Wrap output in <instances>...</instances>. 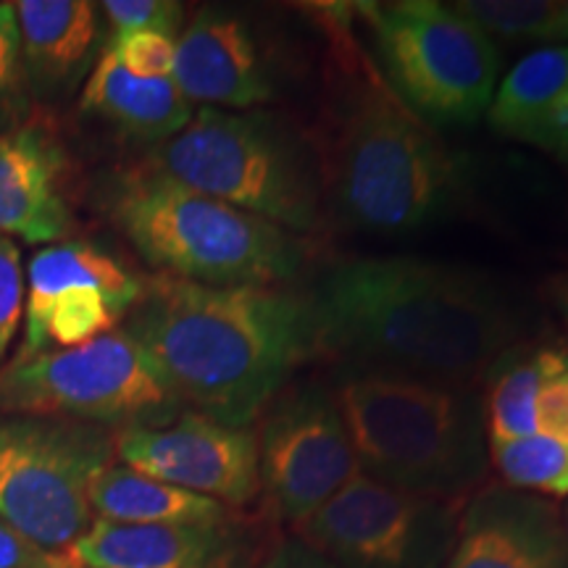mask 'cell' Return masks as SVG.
<instances>
[{"label":"cell","instance_id":"obj_34","mask_svg":"<svg viewBox=\"0 0 568 568\" xmlns=\"http://www.w3.org/2000/svg\"><path fill=\"white\" fill-rule=\"evenodd\" d=\"M38 568H77V566L69 564V560L63 558V556H55L53 560H48L45 566H38Z\"/></svg>","mask_w":568,"mask_h":568},{"label":"cell","instance_id":"obj_23","mask_svg":"<svg viewBox=\"0 0 568 568\" xmlns=\"http://www.w3.org/2000/svg\"><path fill=\"white\" fill-rule=\"evenodd\" d=\"M489 464L500 485L539 497L568 495V445L548 435L489 445Z\"/></svg>","mask_w":568,"mask_h":568},{"label":"cell","instance_id":"obj_4","mask_svg":"<svg viewBox=\"0 0 568 568\" xmlns=\"http://www.w3.org/2000/svg\"><path fill=\"white\" fill-rule=\"evenodd\" d=\"M318 172L337 216L379 234L422 230L460 190L456 155L374 74L343 103Z\"/></svg>","mask_w":568,"mask_h":568},{"label":"cell","instance_id":"obj_10","mask_svg":"<svg viewBox=\"0 0 568 568\" xmlns=\"http://www.w3.org/2000/svg\"><path fill=\"white\" fill-rule=\"evenodd\" d=\"M460 506L361 471L295 531L337 568H443Z\"/></svg>","mask_w":568,"mask_h":568},{"label":"cell","instance_id":"obj_35","mask_svg":"<svg viewBox=\"0 0 568 568\" xmlns=\"http://www.w3.org/2000/svg\"><path fill=\"white\" fill-rule=\"evenodd\" d=\"M564 524H566V531H568V508H566V516H564Z\"/></svg>","mask_w":568,"mask_h":568},{"label":"cell","instance_id":"obj_5","mask_svg":"<svg viewBox=\"0 0 568 568\" xmlns=\"http://www.w3.org/2000/svg\"><path fill=\"white\" fill-rule=\"evenodd\" d=\"M113 224L161 274L209 287H276L305 264L301 237L140 166L111 197Z\"/></svg>","mask_w":568,"mask_h":568},{"label":"cell","instance_id":"obj_28","mask_svg":"<svg viewBox=\"0 0 568 568\" xmlns=\"http://www.w3.org/2000/svg\"><path fill=\"white\" fill-rule=\"evenodd\" d=\"M27 274L19 245L0 234V361L6 358L24 318Z\"/></svg>","mask_w":568,"mask_h":568},{"label":"cell","instance_id":"obj_15","mask_svg":"<svg viewBox=\"0 0 568 568\" xmlns=\"http://www.w3.org/2000/svg\"><path fill=\"white\" fill-rule=\"evenodd\" d=\"M172 80L190 103L251 111L272 101L274 80L251 27L237 13L205 6L176 38Z\"/></svg>","mask_w":568,"mask_h":568},{"label":"cell","instance_id":"obj_12","mask_svg":"<svg viewBox=\"0 0 568 568\" xmlns=\"http://www.w3.org/2000/svg\"><path fill=\"white\" fill-rule=\"evenodd\" d=\"M142 282L88 243L42 247L27 272L24 343L17 361L34 358L51 345L59 351L88 345L132 311Z\"/></svg>","mask_w":568,"mask_h":568},{"label":"cell","instance_id":"obj_20","mask_svg":"<svg viewBox=\"0 0 568 568\" xmlns=\"http://www.w3.org/2000/svg\"><path fill=\"white\" fill-rule=\"evenodd\" d=\"M90 508L95 518L119 524L230 521V508L222 503L166 485V481L134 471L124 464H111L92 479Z\"/></svg>","mask_w":568,"mask_h":568},{"label":"cell","instance_id":"obj_13","mask_svg":"<svg viewBox=\"0 0 568 568\" xmlns=\"http://www.w3.org/2000/svg\"><path fill=\"white\" fill-rule=\"evenodd\" d=\"M116 458L187 493L243 508L261 495L258 443L253 429H237L184 410L163 426L116 435Z\"/></svg>","mask_w":568,"mask_h":568},{"label":"cell","instance_id":"obj_7","mask_svg":"<svg viewBox=\"0 0 568 568\" xmlns=\"http://www.w3.org/2000/svg\"><path fill=\"white\" fill-rule=\"evenodd\" d=\"M151 355L124 329L88 345L45 351L0 372V414L142 429L184 414Z\"/></svg>","mask_w":568,"mask_h":568},{"label":"cell","instance_id":"obj_18","mask_svg":"<svg viewBox=\"0 0 568 568\" xmlns=\"http://www.w3.org/2000/svg\"><path fill=\"white\" fill-rule=\"evenodd\" d=\"M13 13L32 98H69L90 71L98 42L95 6L88 0H19Z\"/></svg>","mask_w":568,"mask_h":568},{"label":"cell","instance_id":"obj_22","mask_svg":"<svg viewBox=\"0 0 568 568\" xmlns=\"http://www.w3.org/2000/svg\"><path fill=\"white\" fill-rule=\"evenodd\" d=\"M564 90H568V45L537 48L497 82L487 122L503 138L521 140Z\"/></svg>","mask_w":568,"mask_h":568},{"label":"cell","instance_id":"obj_6","mask_svg":"<svg viewBox=\"0 0 568 568\" xmlns=\"http://www.w3.org/2000/svg\"><path fill=\"white\" fill-rule=\"evenodd\" d=\"M142 166L293 234L322 226V172L272 113L201 105Z\"/></svg>","mask_w":568,"mask_h":568},{"label":"cell","instance_id":"obj_2","mask_svg":"<svg viewBox=\"0 0 568 568\" xmlns=\"http://www.w3.org/2000/svg\"><path fill=\"white\" fill-rule=\"evenodd\" d=\"M124 332L151 355L184 408L237 429H251L318 353L308 295L209 287L166 274L142 284Z\"/></svg>","mask_w":568,"mask_h":568},{"label":"cell","instance_id":"obj_29","mask_svg":"<svg viewBox=\"0 0 568 568\" xmlns=\"http://www.w3.org/2000/svg\"><path fill=\"white\" fill-rule=\"evenodd\" d=\"M521 142L568 159V90L560 92L556 101L529 124Z\"/></svg>","mask_w":568,"mask_h":568},{"label":"cell","instance_id":"obj_11","mask_svg":"<svg viewBox=\"0 0 568 568\" xmlns=\"http://www.w3.org/2000/svg\"><path fill=\"white\" fill-rule=\"evenodd\" d=\"M261 493L280 521L301 527L361 474L335 393L322 382L284 387L258 435Z\"/></svg>","mask_w":568,"mask_h":568},{"label":"cell","instance_id":"obj_21","mask_svg":"<svg viewBox=\"0 0 568 568\" xmlns=\"http://www.w3.org/2000/svg\"><path fill=\"white\" fill-rule=\"evenodd\" d=\"M568 368V353L552 347L508 351L489 368L485 426L487 443H514L537 432V400L552 376Z\"/></svg>","mask_w":568,"mask_h":568},{"label":"cell","instance_id":"obj_31","mask_svg":"<svg viewBox=\"0 0 568 568\" xmlns=\"http://www.w3.org/2000/svg\"><path fill=\"white\" fill-rule=\"evenodd\" d=\"M55 552L42 550L32 539L0 518V568H38L53 560Z\"/></svg>","mask_w":568,"mask_h":568},{"label":"cell","instance_id":"obj_33","mask_svg":"<svg viewBox=\"0 0 568 568\" xmlns=\"http://www.w3.org/2000/svg\"><path fill=\"white\" fill-rule=\"evenodd\" d=\"M556 45H568V0H560L556 21Z\"/></svg>","mask_w":568,"mask_h":568},{"label":"cell","instance_id":"obj_17","mask_svg":"<svg viewBox=\"0 0 568 568\" xmlns=\"http://www.w3.org/2000/svg\"><path fill=\"white\" fill-rule=\"evenodd\" d=\"M59 145L27 124L0 134V234L24 243H55L71 230L61 190Z\"/></svg>","mask_w":568,"mask_h":568},{"label":"cell","instance_id":"obj_14","mask_svg":"<svg viewBox=\"0 0 568 568\" xmlns=\"http://www.w3.org/2000/svg\"><path fill=\"white\" fill-rule=\"evenodd\" d=\"M443 568H568V531L550 500L481 485L460 506Z\"/></svg>","mask_w":568,"mask_h":568},{"label":"cell","instance_id":"obj_16","mask_svg":"<svg viewBox=\"0 0 568 568\" xmlns=\"http://www.w3.org/2000/svg\"><path fill=\"white\" fill-rule=\"evenodd\" d=\"M63 558L77 568H240L245 537L224 524H119L92 518Z\"/></svg>","mask_w":568,"mask_h":568},{"label":"cell","instance_id":"obj_9","mask_svg":"<svg viewBox=\"0 0 568 568\" xmlns=\"http://www.w3.org/2000/svg\"><path fill=\"white\" fill-rule=\"evenodd\" d=\"M116 458L111 429L61 418H0V518L63 556L92 524L90 485Z\"/></svg>","mask_w":568,"mask_h":568},{"label":"cell","instance_id":"obj_32","mask_svg":"<svg viewBox=\"0 0 568 568\" xmlns=\"http://www.w3.org/2000/svg\"><path fill=\"white\" fill-rule=\"evenodd\" d=\"M258 568H337L329 558L305 545L301 537H287L276 542Z\"/></svg>","mask_w":568,"mask_h":568},{"label":"cell","instance_id":"obj_30","mask_svg":"<svg viewBox=\"0 0 568 568\" xmlns=\"http://www.w3.org/2000/svg\"><path fill=\"white\" fill-rule=\"evenodd\" d=\"M537 432L568 445V368L552 376L537 400Z\"/></svg>","mask_w":568,"mask_h":568},{"label":"cell","instance_id":"obj_25","mask_svg":"<svg viewBox=\"0 0 568 568\" xmlns=\"http://www.w3.org/2000/svg\"><path fill=\"white\" fill-rule=\"evenodd\" d=\"M32 88L27 77L24 55L13 3H0V134L30 124Z\"/></svg>","mask_w":568,"mask_h":568},{"label":"cell","instance_id":"obj_26","mask_svg":"<svg viewBox=\"0 0 568 568\" xmlns=\"http://www.w3.org/2000/svg\"><path fill=\"white\" fill-rule=\"evenodd\" d=\"M103 17L109 19L111 40L134 32H159L180 38L184 6L176 0H105Z\"/></svg>","mask_w":568,"mask_h":568},{"label":"cell","instance_id":"obj_27","mask_svg":"<svg viewBox=\"0 0 568 568\" xmlns=\"http://www.w3.org/2000/svg\"><path fill=\"white\" fill-rule=\"evenodd\" d=\"M113 53L130 74L140 80H169L174 74L176 40L159 32H134L109 42Z\"/></svg>","mask_w":568,"mask_h":568},{"label":"cell","instance_id":"obj_1","mask_svg":"<svg viewBox=\"0 0 568 568\" xmlns=\"http://www.w3.org/2000/svg\"><path fill=\"white\" fill-rule=\"evenodd\" d=\"M318 351L345 366L471 387L510 351L516 322L487 282L460 268L361 255L337 261L308 295Z\"/></svg>","mask_w":568,"mask_h":568},{"label":"cell","instance_id":"obj_24","mask_svg":"<svg viewBox=\"0 0 568 568\" xmlns=\"http://www.w3.org/2000/svg\"><path fill=\"white\" fill-rule=\"evenodd\" d=\"M460 17L477 24L489 40L550 42L556 45L560 0H458Z\"/></svg>","mask_w":568,"mask_h":568},{"label":"cell","instance_id":"obj_3","mask_svg":"<svg viewBox=\"0 0 568 568\" xmlns=\"http://www.w3.org/2000/svg\"><path fill=\"white\" fill-rule=\"evenodd\" d=\"M332 393L366 477L443 500L485 481L487 426L471 387L343 366Z\"/></svg>","mask_w":568,"mask_h":568},{"label":"cell","instance_id":"obj_19","mask_svg":"<svg viewBox=\"0 0 568 568\" xmlns=\"http://www.w3.org/2000/svg\"><path fill=\"white\" fill-rule=\"evenodd\" d=\"M82 111L134 140L163 142L193 119V103L169 80H140L105 48L82 88Z\"/></svg>","mask_w":568,"mask_h":568},{"label":"cell","instance_id":"obj_8","mask_svg":"<svg viewBox=\"0 0 568 568\" xmlns=\"http://www.w3.org/2000/svg\"><path fill=\"white\" fill-rule=\"evenodd\" d=\"M387 88L429 126L477 124L500 82L497 45L439 0L364 6Z\"/></svg>","mask_w":568,"mask_h":568}]
</instances>
